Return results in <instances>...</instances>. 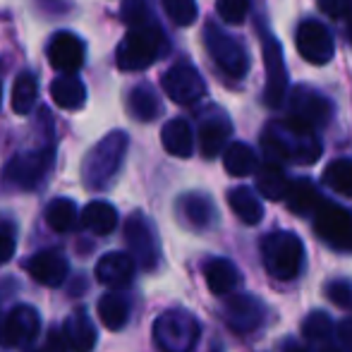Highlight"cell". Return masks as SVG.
<instances>
[{
	"label": "cell",
	"instance_id": "cell-5",
	"mask_svg": "<svg viewBox=\"0 0 352 352\" xmlns=\"http://www.w3.org/2000/svg\"><path fill=\"white\" fill-rule=\"evenodd\" d=\"M153 340L163 352H192L199 340V324L185 311H166L153 324Z\"/></svg>",
	"mask_w": 352,
	"mask_h": 352
},
{
	"label": "cell",
	"instance_id": "cell-14",
	"mask_svg": "<svg viewBox=\"0 0 352 352\" xmlns=\"http://www.w3.org/2000/svg\"><path fill=\"white\" fill-rule=\"evenodd\" d=\"M84 53L87 51H84L82 38L70 32H58L48 46V63L58 72L72 74L84 65Z\"/></svg>",
	"mask_w": 352,
	"mask_h": 352
},
{
	"label": "cell",
	"instance_id": "cell-20",
	"mask_svg": "<svg viewBox=\"0 0 352 352\" xmlns=\"http://www.w3.org/2000/svg\"><path fill=\"white\" fill-rule=\"evenodd\" d=\"M63 333H65L72 352H91L94 345H96V329H94L91 319L84 309H74L67 316Z\"/></svg>",
	"mask_w": 352,
	"mask_h": 352
},
{
	"label": "cell",
	"instance_id": "cell-26",
	"mask_svg": "<svg viewBox=\"0 0 352 352\" xmlns=\"http://www.w3.org/2000/svg\"><path fill=\"white\" fill-rule=\"evenodd\" d=\"M228 204L245 226H256L264 218V206L250 187H235L228 192Z\"/></svg>",
	"mask_w": 352,
	"mask_h": 352
},
{
	"label": "cell",
	"instance_id": "cell-29",
	"mask_svg": "<svg viewBox=\"0 0 352 352\" xmlns=\"http://www.w3.org/2000/svg\"><path fill=\"white\" fill-rule=\"evenodd\" d=\"M127 316H130V307H127L125 297L118 295V292H106V295L98 300V319L106 329L120 331L127 324Z\"/></svg>",
	"mask_w": 352,
	"mask_h": 352
},
{
	"label": "cell",
	"instance_id": "cell-38",
	"mask_svg": "<svg viewBox=\"0 0 352 352\" xmlns=\"http://www.w3.org/2000/svg\"><path fill=\"white\" fill-rule=\"evenodd\" d=\"M120 12H122V22H125L130 29L148 24V10H146V3H144V0H125Z\"/></svg>",
	"mask_w": 352,
	"mask_h": 352
},
{
	"label": "cell",
	"instance_id": "cell-7",
	"mask_svg": "<svg viewBox=\"0 0 352 352\" xmlns=\"http://www.w3.org/2000/svg\"><path fill=\"white\" fill-rule=\"evenodd\" d=\"M314 230L329 247L352 254V211L324 201L314 213Z\"/></svg>",
	"mask_w": 352,
	"mask_h": 352
},
{
	"label": "cell",
	"instance_id": "cell-3",
	"mask_svg": "<svg viewBox=\"0 0 352 352\" xmlns=\"http://www.w3.org/2000/svg\"><path fill=\"white\" fill-rule=\"evenodd\" d=\"M163 46H166V38H163L161 27L148 22L144 27L130 29V34L118 46L116 63L125 72L146 70L148 65H153L158 60Z\"/></svg>",
	"mask_w": 352,
	"mask_h": 352
},
{
	"label": "cell",
	"instance_id": "cell-37",
	"mask_svg": "<svg viewBox=\"0 0 352 352\" xmlns=\"http://www.w3.org/2000/svg\"><path fill=\"white\" fill-rule=\"evenodd\" d=\"M302 333L307 340H324L331 336V319L324 311H314L311 316H307L302 324Z\"/></svg>",
	"mask_w": 352,
	"mask_h": 352
},
{
	"label": "cell",
	"instance_id": "cell-32",
	"mask_svg": "<svg viewBox=\"0 0 352 352\" xmlns=\"http://www.w3.org/2000/svg\"><path fill=\"white\" fill-rule=\"evenodd\" d=\"M130 111L137 120L151 122V120H156L158 113H161V101H158V96L151 91V87H137L135 91L130 94Z\"/></svg>",
	"mask_w": 352,
	"mask_h": 352
},
{
	"label": "cell",
	"instance_id": "cell-46",
	"mask_svg": "<svg viewBox=\"0 0 352 352\" xmlns=\"http://www.w3.org/2000/svg\"><path fill=\"white\" fill-rule=\"evenodd\" d=\"M326 352H338V350H326Z\"/></svg>",
	"mask_w": 352,
	"mask_h": 352
},
{
	"label": "cell",
	"instance_id": "cell-24",
	"mask_svg": "<svg viewBox=\"0 0 352 352\" xmlns=\"http://www.w3.org/2000/svg\"><path fill=\"white\" fill-rule=\"evenodd\" d=\"M285 201H287V209L297 213V216H309V213L314 216L316 209L324 204L319 197V190L309 180H305V177L292 182L290 190H287Z\"/></svg>",
	"mask_w": 352,
	"mask_h": 352
},
{
	"label": "cell",
	"instance_id": "cell-10",
	"mask_svg": "<svg viewBox=\"0 0 352 352\" xmlns=\"http://www.w3.org/2000/svg\"><path fill=\"white\" fill-rule=\"evenodd\" d=\"M264 67H266V89H264V103L269 108H278L283 103V96L287 91V72L285 60H283L280 43L274 36L264 34Z\"/></svg>",
	"mask_w": 352,
	"mask_h": 352
},
{
	"label": "cell",
	"instance_id": "cell-21",
	"mask_svg": "<svg viewBox=\"0 0 352 352\" xmlns=\"http://www.w3.org/2000/svg\"><path fill=\"white\" fill-rule=\"evenodd\" d=\"M161 142L163 148H166L170 156L177 158H190L192 151H195V137H192V130L187 125V120L182 118H175V120H168L161 130Z\"/></svg>",
	"mask_w": 352,
	"mask_h": 352
},
{
	"label": "cell",
	"instance_id": "cell-11",
	"mask_svg": "<svg viewBox=\"0 0 352 352\" xmlns=\"http://www.w3.org/2000/svg\"><path fill=\"white\" fill-rule=\"evenodd\" d=\"M53 163V151L51 148H41V151H27L14 156L12 161L5 168V177L14 185L24 187V190H32L38 182L43 180V175L48 173Z\"/></svg>",
	"mask_w": 352,
	"mask_h": 352
},
{
	"label": "cell",
	"instance_id": "cell-44",
	"mask_svg": "<svg viewBox=\"0 0 352 352\" xmlns=\"http://www.w3.org/2000/svg\"><path fill=\"white\" fill-rule=\"evenodd\" d=\"M285 352H305V350H302V348H297V345H292V348H287Z\"/></svg>",
	"mask_w": 352,
	"mask_h": 352
},
{
	"label": "cell",
	"instance_id": "cell-33",
	"mask_svg": "<svg viewBox=\"0 0 352 352\" xmlns=\"http://www.w3.org/2000/svg\"><path fill=\"white\" fill-rule=\"evenodd\" d=\"M46 223L56 232L72 230L74 223H77V206H74V201L65 199V197H60V199H53L51 204H48V209H46Z\"/></svg>",
	"mask_w": 352,
	"mask_h": 352
},
{
	"label": "cell",
	"instance_id": "cell-34",
	"mask_svg": "<svg viewBox=\"0 0 352 352\" xmlns=\"http://www.w3.org/2000/svg\"><path fill=\"white\" fill-rule=\"evenodd\" d=\"M180 209L185 213L187 221H190V226H195V228H206L213 221V204L204 195L185 197Z\"/></svg>",
	"mask_w": 352,
	"mask_h": 352
},
{
	"label": "cell",
	"instance_id": "cell-28",
	"mask_svg": "<svg viewBox=\"0 0 352 352\" xmlns=\"http://www.w3.org/2000/svg\"><path fill=\"white\" fill-rule=\"evenodd\" d=\"M223 166L232 177H245L256 170V153L245 142H232L223 153Z\"/></svg>",
	"mask_w": 352,
	"mask_h": 352
},
{
	"label": "cell",
	"instance_id": "cell-36",
	"mask_svg": "<svg viewBox=\"0 0 352 352\" xmlns=\"http://www.w3.org/2000/svg\"><path fill=\"white\" fill-rule=\"evenodd\" d=\"M216 10L223 22L228 24H242L250 12V0H218Z\"/></svg>",
	"mask_w": 352,
	"mask_h": 352
},
{
	"label": "cell",
	"instance_id": "cell-18",
	"mask_svg": "<svg viewBox=\"0 0 352 352\" xmlns=\"http://www.w3.org/2000/svg\"><path fill=\"white\" fill-rule=\"evenodd\" d=\"M27 271L36 283L46 287H58L67 278V259L58 250H46L27 261Z\"/></svg>",
	"mask_w": 352,
	"mask_h": 352
},
{
	"label": "cell",
	"instance_id": "cell-16",
	"mask_svg": "<svg viewBox=\"0 0 352 352\" xmlns=\"http://www.w3.org/2000/svg\"><path fill=\"white\" fill-rule=\"evenodd\" d=\"M135 278V259L122 252L103 254L96 261V280L111 290H122Z\"/></svg>",
	"mask_w": 352,
	"mask_h": 352
},
{
	"label": "cell",
	"instance_id": "cell-9",
	"mask_svg": "<svg viewBox=\"0 0 352 352\" xmlns=\"http://www.w3.org/2000/svg\"><path fill=\"white\" fill-rule=\"evenodd\" d=\"M295 43L300 56L311 65H326L336 53V41L331 32L316 19H305L295 32Z\"/></svg>",
	"mask_w": 352,
	"mask_h": 352
},
{
	"label": "cell",
	"instance_id": "cell-12",
	"mask_svg": "<svg viewBox=\"0 0 352 352\" xmlns=\"http://www.w3.org/2000/svg\"><path fill=\"white\" fill-rule=\"evenodd\" d=\"M125 242L130 245L132 259L135 264H140L142 269L153 271L158 264V247H156V237H153L151 226L146 223V218L142 213L130 216L125 226Z\"/></svg>",
	"mask_w": 352,
	"mask_h": 352
},
{
	"label": "cell",
	"instance_id": "cell-1",
	"mask_svg": "<svg viewBox=\"0 0 352 352\" xmlns=\"http://www.w3.org/2000/svg\"><path fill=\"white\" fill-rule=\"evenodd\" d=\"M261 146H264L269 161H295L302 166L316 163L321 156V142L316 140L314 130L297 118H285L280 122L266 127L264 137H261Z\"/></svg>",
	"mask_w": 352,
	"mask_h": 352
},
{
	"label": "cell",
	"instance_id": "cell-25",
	"mask_svg": "<svg viewBox=\"0 0 352 352\" xmlns=\"http://www.w3.org/2000/svg\"><path fill=\"white\" fill-rule=\"evenodd\" d=\"M256 190H259L261 197H266L271 201L285 199L287 190H290V182H287L285 173H283L278 163L269 161L256 170Z\"/></svg>",
	"mask_w": 352,
	"mask_h": 352
},
{
	"label": "cell",
	"instance_id": "cell-31",
	"mask_svg": "<svg viewBox=\"0 0 352 352\" xmlns=\"http://www.w3.org/2000/svg\"><path fill=\"white\" fill-rule=\"evenodd\" d=\"M324 182L333 192L343 197H352V158H336L326 166Z\"/></svg>",
	"mask_w": 352,
	"mask_h": 352
},
{
	"label": "cell",
	"instance_id": "cell-27",
	"mask_svg": "<svg viewBox=\"0 0 352 352\" xmlns=\"http://www.w3.org/2000/svg\"><path fill=\"white\" fill-rule=\"evenodd\" d=\"M82 226L91 230L94 235H108L116 230L118 226V211L108 201H91L87 209L82 211Z\"/></svg>",
	"mask_w": 352,
	"mask_h": 352
},
{
	"label": "cell",
	"instance_id": "cell-45",
	"mask_svg": "<svg viewBox=\"0 0 352 352\" xmlns=\"http://www.w3.org/2000/svg\"><path fill=\"white\" fill-rule=\"evenodd\" d=\"M29 352H41V350H29Z\"/></svg>",
	"mask_w": 352,
	"mask_h": 352
},
{
	"label": "cell",
	"instance_id": "cell-35",
	"mask_svg": "<svg viewBox=\"0 0 352 352\" xmlns=\"http://www.w3.org/2000/svg\"><path fill=\"white\" fill-rule=\"evenodd\" d=\"M163 10L177 27H190L197 19V0H163Z\"/></svg>",
	"mask_w": 352,
	"mask_h": 352
},
{
	"label": "cell",
	"instance_id": "cell-39",
	"mask_svg": "<svg viewBox=\"0 0 352 352\" xmlns=\"http://www.w3.org/2000/svg\"><path fill=\"white\" fill-rule=\"evenodd\" d=\"M329 300L333 302L336 307H343L348 309L352 307V287L345 280H336L329 285Z\"/></svg>",
	"mask_w": 352,
	"mask_h": 352
},
{
	"label": "cell",
	"instance_id": "cell-22",
	"mask_svg": "<svg viewBox=\"0 0 352 352\" xmlns=\"http://www.w3.org/2000/svg\"><path fill=\"white\" fill-rule=\"evenodd\" d=\"M204 278L213 295H230L242 280L240 271L228 259H211L209 264L204 266Z\"/></svg>",
	"mask_w": 352,
	"mask_h": 352
},
{
	"label": "cell",
	"instance_id": "cell-6",
	"mask_svg": "<svg viewBox=\"0 0 352 352\" xmlns=\"http://www.w3.org/2000/svg\"><path fill=\"white\" fill-rule=\"evenodd\" d=\"M204 43H206V51H209L211 60L226 74H230V77H235V79H242L250 72V56H247L245 46H242L237 38L228 36L216 24H206Z\"/></svg>",
	"mask_w": 352,
	"mask_h": 352
},
{
	"label": "cell",
	"instance_id": "cell-40",
	"mask_svg": "<svg viewBox=\"0 0 352 352\" xmlns=\"http://www.w3.org/2000/svg\"><path fill=\"white\" fill-rule=\"evenodd\" d=\"M319 8L331 17H343L352 10V0H319Z\"/></svg>",
	"mask_w": 352,
	"mask_h": 352
},
{
	"label": "cell",
	"instance_id": "cell-41",
	"mask_svg": "<svg viewBox=\"0 0 352 352\" xmlns=\"http://www.w3.org/2000/svg\"><path fill=\"white\" fill-rule=\"evenodd\" d=\"M46 352H72L70 343H67V338H65L63 331H53V333L48 336V350Z\"/></svg>",
	"mask_w": 352,
	"mask_h": 352
},
{
	"label": "cell",
	"instance_id": "cell-17",
	"mask_svg": "<svg viewBox=\"0 0 352 352\" xmlns=\"http://www.w3.org/2000/svg\"><path fill=\"white\" fill-rule=\"evenodd\" d=\"M226 321L237 333H250L264 321V305L250 295H235L226 305Z\"/></svg>",
	"mask_w": 352,
	"mask_h": 352
},
{
	"label": "cell",
	"instance_id": "cell-23",
	"mask_svg": "<svg viewBox=\"0 0 352 352\" xmlns=\"http://www.w3.org/2000/svg\"><path fill=\"white\" fill-rule=\"evenodd\" d=\"M51 96L56 106L65 108V111H77L87 101V89H84L82 79L74 74H63L51 84Z\"/></svg>",
	"mask_w": 352,
	"mask_h": 352
},
{
	"label": "cell",
	"instance_id": "cell-15",
	"mask_svg": "<svg viewBox=\"0 0 352 352\" xmlns=\"http://www.w3.org/2000/svg\"><path fill=\"white\" fill-rule=\"evenodd\" d=\"M290 118H297L300 122L309 125L311 130L319 125H324L331 118V103L326 101L321 94L309 91L307 87H297L292 91V101H290Z\"/></svg>",
	"mask_w": 352,
	"mask_h": 352
},
{
	"label": "cell",
	"instance_id": "cell-19",
	"mask_svg": "<svg viewBox=\"0 0 352 352\" xmlns=\"http://www.w3.org/2000/svg\"><path fill=\"white\" fill-rule=\"evenodd\" d=\"M230 137V122L228 118L223 116L221 111H213L206 120H201V127H199V151L204 158H216L218 153L223 151Z\"/></svg>",
	"mask_w": 352,
	"mask_h": 352
},
{
	"label": "cell",
	"instance_id": "cell-42",
	"mask_svg": "<svg viewBox=\"0 0 352 352\" xmlns=\"http://www.w3.org/2000/svg\"><path fill=\"white\" fill-rule=\"evenodd\" d=\"M14 254V240L5 232H0V266L8 264Z\"/></svg>",
	"mask_w": 352,
	"mask_h": 352
},
{
	"label": "cell",
	"instance_id": "cell-8",
	"mask_svg": "<svg viewBox=\"0 0 352 352\" xmlns=\"http://www.w3.org/2000/svg\"><path fill=\"white\" fill-rule=\"evenodd\" d=\"M163 91L168 94V98L180 106H192L206 94L204 77L197 72V67H192L190 63H177L170 70L163 74L161 79Z\"/></svg>",
	"mask_w": 352,
	"mask_h": 352
},
{
	"label": "cell",
	"instance_id": "cell-43",
	"mask_svg": "<svg viewBox=\"0 0 352 352\" xmlns=\"http://www.w3.org/2000/svg\"><path fill=\"white\" fill-rule=\"evenodd\" d=\"M338 340H340V345H343L345 350H350L352 352V319H345V321H340L338 324Z\"/></svg>",
	"mask_w": 352,
	"mask_h": 352
},
{
	"label": "cell",
	"instance_id": "cell-4",
	"mask_svg": "<svg viewBox=\"0 0 352 352\" xmlns=\"http://www.w3.org/2000/svg\"><path fill=\"white\" fill-rule=\"evenodd\" d=\"M261 259L274 278L292 280L300 274L302 261H305V245L295 232H271L261 242Z\"/></svg>",
	"mask_w": 352,
	"mask_h": 352
},
{
	"label": "cell",
	"instance_id": "cell-30",
	"mask_svg": "<svg viewBox=\"0 0 352 352\" xmlns=\"http://www.w3.org/2000/svg\"><path fill=\"white\" fill-rule=\"evenodd\" d=\"M36 96H38V82L32 72H22L12 84V111L17 116H27V113L34 111V103H36Z\"/></svg>",
	"mask_w": 352,
	"mask_h": 352
},
{
	"label": "cell",
	"instance_id": "cell-13",
	"mask_svg": "<svg viewBox=\"0 0 352 352\" xmlns=\"http://www.w3.org/2000/svg\"><path fill=\"white\" fill-rule=\"evenodd\" d=\"M41 331V319H38V311L29 305H17L8 314L3 326V340L5 345H14V348H22L29 345Z\"/></svg>",
	"mask_w": 352,
	"mask_h": 352
},
{
	"label": "cell",
	"instance_id": "cell-2",
	"mask_svg": "<svg viewBox=\"0 0 352 352\" xmlns=\"http://www.w3.org/2000/svg\"><path fill=\"white\" fill-rule=\"evenodd\" d=\"M127 151V135L120 130L106 135L89 151L82 166V180L89 190H106L120 170L122 158Z\"/></svg>",
	"mask_w": 352,
	"mask_h": 352
}]
</instances>
